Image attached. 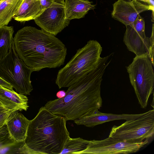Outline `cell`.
Listing matches in <instances>:
<instances>
[{
    "label": "cell",
    "instance_id": "e0dca14e",
    "mask_svg": "<svg viewBox=\"0 0 154 154\" xmlns=\"http://www.w3.org/2000/svg\"><path fill=\"white\" fill-rule=\"evenodd\" d=\"M23 0H5L0 4V26H7Z\"/></svg>",
    "mask_w": 154,
    "mask_h": 154
},
{
    "label": "cell",
    "instance_id": "d4e9b609",
    "mask_svg": "<svg viewBox=\"0 0 154 154\" xmlns=\"http://www.w3.org/2000/svg\"><path fill=\"white\" fill-rule=\"evenodd\" d=\"M66 94V92L64 90L59 91L56 94V96L58 98H63L65 96Z\"/></svg>",
    "mask_w": 154,
    "mask_h": 154
},
{
    "label": "cell",
    "instance_id": "44dd1931",
    "mask_svg": "<svg viewBox=\"0 0 154 154\" xmlns=\"http://www.w3.org/2000/svg\"><path fill=\"white\" fill-rule=\"evenodd\" d=\"M14 111L7 109L0 114V128L5 124L6 120L10 114Z\"/></svg>",
    "mask_w": 154,
    "mask_h": 154
},
{
    "label": "cell",
    "instance_id": "8fae6325",
    "mask_svg": "<svg viewBox=\"0 0 154 154\" xmlns=\"http://www.w3.org/2000/svg\"><path fill=\"white\" fill-rule=\"evenodd\" d=\"M113 6L112 17L125 26L133 23L140 13L149 10L151 11L149 6L137 0L130 1L118 0L113 4Z\"/></svg>",
    "mask_w": 154,
    "mask_h": 154
},
{
    "label": "cell",
    "instance_id": "7a4b0ae2",
    "mask_svg": "<svg viewBox=\"0 0 154 154\" xmlns=\"http://www.w3.org/2000/svg\"><path fill=\"white\" fill-rule=\"evenodd\" d=\"M14 42L18 55L33 71L64 64L67 54L65 45L55 35L42 29L24 27L15 34Z\"/></svg>",
    "mask_w": 154,
    "mask_h": 154
},
{
    "label": "cell",
    "instance_id": "cb8c5ba5",
    "mask_svg": "<svg viewBox=\"0 0 154 154\" xmlns=\"http://www.w3.org/2000/svg\"><path fill=\"white\" fill-rule=\"evenodd\" d=\"M0 86L3 87L11 90H13L12 86L0 77Z\"/></svg>",
    "mask_w": 154,
    "mask_h": 154
},
{
    "label": "cell",
    "instance_id": "277c9868",
    "mask_svg": "<svg viewBox=\"0 0 154 154\" xmlns=\"http://www.w3.org/2000/svg\"><path fill=\"white\" fill-rule=\"evenodd\" d=\"M102 51L100 44L90 40L78 49L66 65L58 71L55 83L59 89L68 87L87 74L98 66Z\"/></svg>",
    "mask_w": 154,
    "mask_h": 154
},
{
    "label": "cell",
    "instance_id": "7402d4cb",
    "mask_svg": "<svg viewBox=\"0 0 154 154\" xmlns=\"http://www.w3.org/2000/svg\"><path fill=\"white\" fill-rule=\"evenodd\" d=\"M141 3L149 6L151 9L152 15L154 16V0H137Z\"/></svg>",
    "mask_w": 154,
    "mask_h": 154
},
{
    "label": "cell",
    "instance_id": "4fadbf2b",
    "mask_svg": "<svg viewBox=\"0 0 154 154\" xmlns=\"http://www.w3.org/2000/svg\"><path fill=\"white\" fill-rule=\"evenodd\" d=\"M30 120L19 111L12 112L5 121L9 133L15 141L19 143L25 140Z\"/></svg>",
    "mask_w": 154,
    "mask_h": 154
},
{
    "label": "cell",
    "instance_id": "5b68a950",
    "mask_svg": "<svg viewBox=\"0 0 154 154\" xmlns=\"http://www.w3.org/2000/svg\"><path fill=\"white\" fill-rule=\"evenodd\" d=\"M153 64L146 55L136 56L126 67L131 83L141 107L146 108L154 85Z\"/></svg>",
    "mask_w": 154,
    "mask_h": 154
},
{
    "label": "cell",
    "instance_id": "52a82bcc",
    "mask_svg": "<svg viewBox=\"0 0 154 154\" xmlns=\"http://www.w3.org/2000/svg\"><path fill=\"white\" fill-rule=\"evenodd\" d=\"M154 134V109L138 117L114 125L109 136L128 142L139 143L152 137Z\"/></svg>",
    "mask_w": 154,
    "mask_h": 154
},
{
    "label": "cell",
    "instance_id": "9c48e42d",
    "mask_svg": "<svg viewBox=\"0 0 154 154\" xmlns=\"http://www.w3.org/2000/svg\"><path fill=\"white\" fill-rule=\"evenodd\" d=\"M149 142V140L134 143L109 136L101 140H90L87 148L80 154H115L136 152Z\"/></svg>",
    "mask_w": 154,
    "mask_h": 154
},
{
    "label": "cell",
    "instance_id": "ba28073f",
    "mask_svg": "<svg viewBox=\"0 0 154 154\" xmlns=\"http://www.w3.org/2000/svg\"><path fill=\"white\" fill-rule=\"evenodd\" d=\"M123 42L128 49L136 56L147 55L154 63V24L150 37L145 34V22L139 14L132 24L126 26Z\"/></svg>",
    "mask_w": 154,
    "mask_h": 154
},
{
    "label": "cell",
    "instance_id": "ffe728a7",
    "mask_svg": "<svg viewBox=\"0 0 154 154\" xmlns=\"http://www.w3.org/2000/svg\"><path fill=\"white\" fill-rule=\"evenodd\" d=\"M17 142L11 137L5 124L0 128V150Z\"/></svg>",
    "mask_w": 154,
    "mask_h": 154
},
{
    "label": "cell",
    "instance_id": "30bf717a",
    "mask_svg": "<svg viewBox=\"0 0 154 154\" xmlns=\"http://www.w3.org/2000/svg\"><path fill=\"white\" fill-rule=\"evenodd\" d=\"M34 20L41 29L56 35L70 23L66 17L64 0H55Z\"/></svg>",
    "mask_w": 154,
    "mask_h": 154
},
{
    "label": "cell",
    "instance_id": "3957f363",
    "mask_svg": "<svg viewBox=\"0 0 154 154\" xmlns=\"http://www.w3.org/2000/svg\"><path fill=\"white\" fill-rule=\"evenodd\" d=\"M66 120L42 106L30 120L21 149L28 154H60L70 137Z\"/></svg>",
    "mask_w": 154,
    "mask_h": 154
},
{
    "label": "cell",
    "instance_id": "9a60e30c",
    "mask_svg": "<svg viewBox=\"0 0 154 154\" xmlns=\"http://www.w3.org/2000/svg\"><path fill=\"white\" fill-rule=\"evenodd\" d=\"M92 3L88 0H64L66 18L71 20L84 17L89 11L95 8Z\"/></svg>",
    "mask_w": 154,
    "mask_h": 154
},
{
    "label": "cell",
    "instance_id": "ac0fdd59",
    "mask_svg": "<svg viewBox=\"0 0 154 154\" xmlns=\"http://www.w3.org/2000/svg\"><path fill=\"white\" fill-rule=\"evenodd\" d=\"M13 27L4 26H0V60L8 53L14 42Z\"/></svg>",
    "mask_w": 154,
    "mask_h": 154
},
{
    "label": "cell",
    "instance_id": "83f0119b",
    "mask_svg": "<svg viewBox=\"0 0 154 154\" xmlns=\"http://www.w3.org/2000/svg\"><path fill=\"white\" fill-rule=\"evenodd\" d=\"M3 0H0V2L2 1Z\"/></svg>",
    "mask_w": 154,
    "mask_h": 154
},
{
    "label": "cell",
    "instance_id": "f1b7e54d",
    "mask_svg": "<svg viewBox=\"0 0 154 154\" xmlns=\"http://www.w3.org/2000/svg\"><path fill=\"white\" fill-rule=\"evenodd\" d=\"M3 1H4V0H3ZM2 1L0 2V4L1 3V2H2V1Z\"/></svg>",
    "mask_w": 154,
    "mask_h": 154
},
{
    "label": "cell",
    "instance_id": "2e32d148",
    "mask_svg": "<svg viewBox=\"0 0 154 154\" xmlns=\"http://www.w3.org/2000/svg\"><path fill=\"white\" fill-rule=\"evenodd\" d=\"M44 10L39 0H23L13 18L20 22L28 21L35 19Z\"/></svg>",
    "mask_w": 154,
    "mask_h": 154
},
{
    "label": "cell",
    "instance_id": "d6986e66",
    "mask_svg": "<svg viewBox=\"0 0 154 154\" xmlns=\"http://www.w3.org/2000/svg\"><path fill=\"white\" fill-rule=\"evenodd\" d=\"M90 141L81 137L72 138L70 137L60 154H80L87 148Z\"/></svg>",
    "mask_w": 154,
    "mask_h": 154
},
{
    "label": "cell",
    "instance_id": "484cf974",
    "mask_svg": "<svg viewBox=\"0 0 154 154\" xmlns=\"http://www.w3.org/2000/svg\"><path fill=\"white\" fill-rule=\"evenodd\" d=\"M8 109L0 102V114Z\"/></svg>",
    "mask_w": 154,
    "mask_h": 154
},
{
    "label": "cell",
    "instance_id": "7c38bea8",
    "mask_svg": "<svg viewBox=\"0 0 154 154\" xmlns=\"http://www.w3.org/2000/svg\"><path fill=\"white\" fill-rule=\"evenodd\" d=\"M139 114H122L105 113L99 110L89 115L83 116L74 120V122L77 125H83L88 127H93L98 125L111 121L119 120L126 121L138 117L141 115Z\"/></svg>",
    "mask_w": 154,
    "mask_h": 154
},
{
    "label": "cell",
    "instance_id": "4316f807",
    "mask_svg": "<svg viewBox=\"0 0 154 154\" xmlns=\"http://www.w3.org/2000/svg\"><path fill=\"white\" fill-rule=\"evenodd\" d=\"M123 0L125 1H131V0Z\"/></svg>",
    "mask_w": 154,
    "mask_h": 154
},
{
    "label": "cell",
    "instance_id": "603a6c76",
    "mask_svg": "<svg viewBox=\"0 0 154 154\" xmlns=\"http://www.w3.org/2000/svg\"><path fill=\"white\" fill-rule=\"evenodd\" d=\"M55 0H39L42 8L45 10L50 7Z\"/></svg>",
    "mask_w": 154,
    "mask_h": 154
},
{
    "label": "cell",
    "instance_id": "6da1fadb",
    "mask_svg": "<svg viewBox=\"0 0 154 154\" xmlns=\"http://www.w3.org/2000/svg\"><path fill=\"white\" fill-rule=\"evenodd\" d=\"M109 57H101L95 69L68 87L64 97L48 101L44 107L66 121H74L99 110L102 105V77L110 62Z\"/></svg>",
    "mask_w": 154,
    "mask_h": 154
},
{
    "label": "cell",
    "instance_id": "5bb4252c",
    "mask_svg": "<svg viewBox=\"0 0 154 154\" xmlns=\"http://www.w3.org/2000/svg\"><path fill=\"white\" fill-rule=\"evenodd\" d=\"M28 100L25 95L0 86V102L8 109L26 111L29 107Z\"/></svg>",
    "mask_w": 154,
    "mask_h": 154
},
{
    "label": "cell",
    "instance_id": "8992f818",
    "mask_svg": "<svg viewBox=\"0 0 154 154\" xmlns=\"http://www.w3.org/2000/svg\"><path fill=\"white\" fill-rule=\"evenodd\" d=\"M32 72L18 55L13 42L7 55L0 60V77L18 93L30 95L33 89L30 80Z\"/></svg>",
    "mask_w": 154,
    "mask_h": 154
}]
</instances>
